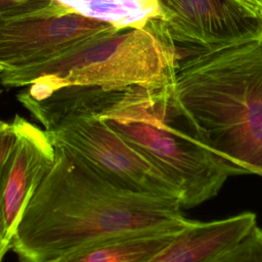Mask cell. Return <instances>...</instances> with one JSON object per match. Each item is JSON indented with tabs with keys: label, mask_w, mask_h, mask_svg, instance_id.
I'll list each match as a JSON object with an SVG mask.
<instances>
[{
	"label": "cell",
	"mask_w": 262,
	"mask_h": 262,
	"mask_svg": "<svg viewBox=\"0 0 262 262\" xmlns=\"http://www.w3.org/2000/svg\"><path fill=\"white\" fill-rule=\"evenodd\" d=\"M179 202L125 188L55 145V162L26 207L10 250L49 262L83 245L133 231L177 232L190 220Z\"/></svg>",
	"instance_id": "obj_1"
},
{
	"label": "cell",
	"mask_w": 262,
	"mask_h": 262,
	"mask_svg": "<svg viewBox=\"0 0 262 262\" xmlns=\"http://www.w3.org/2000/svg\"><path fill=\"white\" fill-rule=\"evenodd\" d=\"M174 98L213 152L248 173L262 172V39L182 64Z\"/></svg>",
	"instance_id": "obj_2"
},
{
	"label": "cell",
	"mask_w": 262,
	"mask_h": 262,
	"mask_svg": "<svg viewBox=\"0 0 262 262\" xmlns=\"http://www.w3.org/2000/svg\"><path fill=\"white\" fill-rule=\"evenodd\" d=\"M91 110L180 188L182 208L215 196L229 176L249 174L198 137L167 87H97Z\"/></svg>",
	"instance_id": "obj_3"
},
{
	"label": "cell",
	"mask_w": 262,
	"mask_h": 262,
	"mask_svg": "<svg viewBox=\"0 0 262 262\" xmlns=\"http://www.w3.org/2000/svg\"><path fill=\"white\" fill-rule=\"evenodd\" d=\"M176 73L174 46L159 18H154L143 27H125L97 38L41 68L0 73V83L46 89L68 85L167 87L174 85Z\"/></svg>",
	"instance_id": "obj_4"
},
{
	"label": "cell",
	"mask_w": 262,
	"mask_h": 262,
	"mask_svg": "<svg viewBox=\"0 0 262 262\" xmlns=\"http://www.w3.org/2000/svg\"><path fill=\"white\" fill-rule=\"evenodd\" d=\"M119 29L58 0H32L0 16V73L41 68Z\"/></svg>",
	"instance_id": "obj_5"
},
{
	"label": "cell",
	"mask_w": 262,
	"mask_h": 262,
	"mask_svg": "<svg viewBox=\"0 0 262 262\" xmlns=\"http://www.w3.org/2000/svg\"><path fill=\"white\" fill-rule=\"evenodd\" d=\"M45 131L54 145L77 155L118 185L181 205L182 193L176 183L113 131L97 114L68 113L49 123Z\"/></svg>",
	"instance_id": "obj_6"
},
{
	"label": "cell",
	"mask_w": 262,
	"mask_h": 262,
	"mask_svg": "<svg viewBox=\"0 0 262 262\" xmlns=\"http://www.w3.org/2000/svg\"><path fill=\"white\" fill-rule=\"evenodd\" d=\"M159 20L176 57L181 48L204 54L262 39L260 18L234 0H157Z\"/></svg>",
	"instance_id": "obj_7"
},
{
	"label": "cell",
	"mask_w": 262,
	"mask_h": 262,
	"mask_svg": "<svg viewBox=\"0 0 262 262\" xmlns=\"http://www.w3.org/2000/svg\"><path fill=\"white\" fill-rule=\"evenodd\" d=\"M16 141L0 168V234L11 246L23 213L55 162V145L45 130L19 116Z\"/></svg>",
	"instance_id": "obj_8"
},
{
	"label": "cell",
	"mask_w": 262,
	"mask_h": 262,
	"mask_svg": "<svg viewBox=\"0 0 262 262\" xmlns=\"http://www.w3.org/2000/svg\"><path fill=\"white\" fill-rule=\"evenodd\" d=\"M257 225L256 214L245 212L226 219L191 221L145 262H213Z\"/></svg>",
	"instance_id": "obj_9"
},
{
	"label": "cell",
	"mask_w": 262,
	"mask_h": 262,
	"mask_svg": "<svg viewBox=\"0 0 262 262\" xmlns=\"http://www.w3.org/2000/svg\"><path fill=\"white\" fill-rule=\"evenodd\" d=\"M178 232L133 231L115 234L83 245L49 262H145L164 249Z\"/></svg>",
	"instance_id": "obj_10"
},
{
	"label": "cell",
	"mask_w": 262,
	"mask_h": 262,
	"mask_svg": "<svg viewBox=\"0 0 262 262\" xmlns=\"http://www.w3.org/2000/svg\"><path fill=\"white\" fill-rule=\"evenodd\" d=\"M213 262H262V229L255 225Z\"/></svg>",
	"instance_id": "obj_11"
},
{
	"label": "cell",
	"mask_w": 262,
	"mask_h": 262,
	"mask_svg": "<svg viewBox=\"0 0 262 262\" xmlns=\"http://www.w3.org/2000/svg\"><path fill=\"white\" fill-rule=\"evenodd\" d=\"M16 141V132L12 123L0 121V168L7 159Z\"/></svg>",
	"instance_id": "obj_12"
},
{
	"label": "cell",
	"mask_w": 262,
	"mask_h": 262,
	"mask_svg": "<svg viewBox=\"0 0 262 262\" xmlns=\"http://www.w3.org/2000/svg\"><path fill=\"white\" fill-rule=\"evenodd\" d=\"M32 0H0V16L14 12Z\"/></svg>",
	"instance_id": "obj_13"
},
{
	"label": "cell",
	"mask_w": 262,
	"mask_h": 262,
	"mask_svg": "<svg viewBox=\"0 0 262 262\" xmlns=\"http://www.w3.org/2000/svg\"><path fill=\"white\" fill-rule=\"evenodd\" d=\"M255 14L257 17L262 16V0H234Z\"/></svg>",
	"instance_id": "obj_14"
},
{
	"label": "cell",
	"mask_w": 262,
	"mask_h": 262,
	"mask_svg": "<svg viewBox=\"0 0 262 262\" xmlns=\"http://www.w3.org/2000/svg\"><path fill=\"white\" fill-rule=\"evenodd\" d=\"M10 250V245L0 234V262H2L6 252Z\"/></svg>",
	"instance_id": "obj_15"
},
{
	"label": "cell",
	"mask_w": 262,
	"mask_h": 262,
	"mask_svg": "<svg viewBox=\"0 0 262 262\" xmlns=\"http://www.w3.org/2000/svg\"><path fill=\"white\" fill-rule=\"evenodd\" d=\"M259 18H260V21H261V30H262V16H260Z\"/></svg>",
	"instance_id": "obj_16"
},
{
	"label": "cell",
	"mask_w": 262,
	"mask_h": 262,
	"mask_svg": "<svg viewBox=\"0 0 262 262\" xmlns=\"http://www.w3.org/2000/svg\"><path fill=\"white\" fill-rule=\"evenodd\" d=\"M257 175H259V176H262V172H259Z\"/></svg>",
	"instance_id": "obj_17"
}]
</instances>
